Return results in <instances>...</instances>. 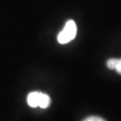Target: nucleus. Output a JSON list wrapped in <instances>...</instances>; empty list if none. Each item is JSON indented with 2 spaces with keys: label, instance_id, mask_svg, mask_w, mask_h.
Here are the masks:
<instances>
[{
  "label": "nucleus",
  "instance_id": "1",
  "mask_svg": "<svg viewBox=\"0 0 121 121\" xmlns=\"http://www.w3.org/2000/svg\"><path fill=\"white\" fill-rule=\"evenodd\" d=\"M77 32V27L74 21L69 20L65 23L64 29L57 35V41L60 44H66L73 40Z\"/></svg>",
  "mask_w": 121,
  "mask_h": 121
},
{
  "label": "nucleus",
  "instance_id": "2",
  "mask_svg": "<svg viewBox=\"0 0 121 121\" xmlns=\"http://www.w3.org/2000/svg\"><path fill=\"white\" fill-rule=\"evenodd\" d=\"M40 96H41V92H39V91H32V92L29 93V95L27 97L28 105L31 108L39 107Z\"/></svg>",
  "mask_w": 121,
  "mask_h": 121
},
{
  "label": "nucleus",
  "instance_id": "3",
  "mask_svg": "<svg viewBox=\"0 0 121 121\" xmlns=\"http://www.w3.org/2000/svg\"><path fill=\"white\" fill-rule=\"evenodd\" d=\"M50 97L46 94V93H42L41 92V96H40V99H39V107H40L41 108H47L48 107H49L50 105Z\"/></svg>",
  "mask_w": 121,
  "mask_h": 121
},
{
  "label": "nucleus",
  "instance_id": "4",
  "mask_svg": "<svg viewBox=\"0 0 121 121\" xmlns=\"http://www.w3.org/2000/svg\"><path fill=\"white\" fill-rule=\"evenodd\" d=\"M117 60V58H110V59H108L107 61V66H108V68H109V69L111 70H115Z\"/></svg>",
  "mask_w": 121,
  "mask_h": 121
},
{
  "label": "nucleus",
  "instance_id": "5",
  "mask_svg": "<svg viewBox=\"0 0 121 121\" xmlns=\"http://www.w3.org/2000/svg\"><path fill=\"white\" fill-rule=\"evenodd\" d=\"M82 121H106L105 119H103L102 117H97V116H91V117H88L87 118H85L84 120Z\"/></svg>",
  "mask_w": 121,
  "mask_h": 121
},
{
  "label": "nucleus",
  "instance_id": "6",
  "mask_svg": "<svg viewBox=\"0 0 121 121\" xmlns=\"http://www.w3.org/2000/svg\"><path fill=\"white\" fill-rule=\"evenodd\" d=\"M115 70H116L119 74H121V59H117V64H116Z\"/></svg>",
  "mask_w": 121,
  "mask_h": 121
}]
</instances>
